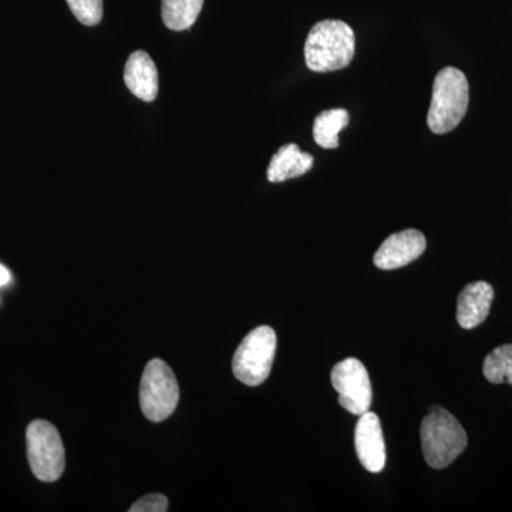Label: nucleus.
<instances>
[{"instance_id": "0eeeda50", "label": "nucleus", "mask_w": 512, "mask_h": 512, "mask_svg": "<svg viewBox=\"0 0 512 512\" xmlns=\"http://www.w3.org/2000/svg\"><path fill=\"white\" fill-rule=\"evenodd\" d=\"M332 384L339 393V404L355 416L369 412L373 390L365 365L355 357L343 360L332 370Z\"/></svg>"}, {"instance_id": "423d86ee", "label": "nucleus", "mask_w": 512, "mask_h": 512, "mask_svg": "<svg viewBox=\"0 0 512 512\" xmlns=\"http://www.w3.org/2000/svg\"><path fill=\"white\" fill-rule=\"evenodd\" d=\"M180 400V387L173 370L161 359H153L144 369L140 384V406L144 416L160 423L171 416Z\"/></svg>"}, {"instance_id": "2eb2a0df", "label": "nucleus", "mask_w": 512, "mask_h": 512, "mask_svg": "<svg viewBox=\"0 0 512 512\" xmlns=\"http://www.w3.org/2000/svg\"><path fill=\"white\" fill-rule=\"evenodd\" d=\"M483 373L490 383L512 386V345L498 346L485 357Z\"/></svg>"}, {"instance_id": "6e6552de", "label": "nucleus", "mask_w": 512, "mask_h": 512, "mask_svg": "<svg viewBox=\"0 0 512 512\" xmlns=\"http://www.w3.org/2000/svg\"><path fill=\"white\" fill-rule=\"evenodd\" d=\"M426 237L417 229H404L390 235L377 249L373 262L383 271L403 268L419 259L426 251Z\"/></svg>"}, {"instance_id": "4468645a", "label": "nucleus", "mask_w": 512, "mask_h": 512, "mask_svg": "<svg viewBox=\"0 0 512 512\" xmlns=\"http://www.w3.org/2000/svg\"><path fill=\"white\" fill-rule=\"evenodd\" d=\"M204 0H163L161 16L170 30L181 32L190 29L200 16Z\"/></svg>"}, {"instance_id": "9d476101", "label": "nucleus", "mask_w": 512, "mask_h": 512, "mask_svg": "<svg viewBox=\"0 0 512 512\" xmlns=\"http://www.w3.org/2000/svg\"><path fill=\"white\" fill-rule=\"evenodd\" d=\"M494 301L493 286L484 281L467 285L458 295L457 322L463 329H474L490 315Z\"/></svg>"}, {"instance_id": "f8f14e48", "label": "nucleus", "mask_w": 512, "mask_h": 512, "mask_svg": "<svg viewBox=\"0 0 512 512\" xmlns=\"http://www.w3.org/2000/svg\"><path fill=\"white\" fill-rule=\"evenodd\" d=\"M313 163L311 154L303 153L296 144H286L272 157L266 177L271 183H284L311 171Z\"/></svg>"}, {"instance_id": "1a4fd4ad", "label": "nucleus", "mask_w": 512, "mask_h": 512, "mask_svg": "<svg viewBox=\"0 0 512 512\" xmlns=\"http://www.w3.org/2000/svg\"><path fill=\"white\" fill-rule=\"evenodd\" d=\"M356 454L360 464L370 473H380L386 464L382 424L376 413L366 412L360 416L355 430Z\"/></svg>"}, {"instance_id": "7ed1b4c3", "label": "nucleus", "mask_w": 512, "mask_h": 512, "mask_svg": "<svg viewBox=\"0 0 512 512\" xmlns=\"http://www.w3.org/2000/svg\"><path fill=\"white\" fill-rule=\"evenodd\" d=\"M468 103L470 86L466 74L456 67L440 70L434 79L427 126L436 134L450 133L466 116Z\"/></svg>"}, {"instance_id": "f3484780", "label": "nucleus", "mask_w": 512, "mask_h": 512, "mask_svg": "<svg viewBox=\"0 0 512 512\" xmlns=\"http://www.w3.org/2000/svg\"><path fill=\"white\" fill-rule=\"evenodd\" d=\"M168 510V500L163 494H150L138 500L130 512H165Z\"/></svg>"}, {"instance_id": "20e7f679", "label": "nucleus", "mask_w": 512, "mask_h": 512, "mask_svg": "<svg viewBox=\"0 0 512 512\" xmlns=\"http://www.w3.org/2000/svg\"><path fill=\"white\" fill-rule=\"evenodd\" d=\"M276 352V333L259 326L242 340L232 360V372L247 386H259L271 375Z\"/></svg>"}, {"instance_id": "f03ea898", "label": "nucleus", "mask_w": 512, "mask_h": 512, "mask_svg": "<svg viewBox=\"0 0 512 512\" xmlns=\"http://www.w3.org/2000/svg\"><path fill=\"white\" fill-rule=\"evenodd\" d=\"M420 437L423 456L436 470L450 466L468 444L466 430L460 421L439 406H431L421 421Z\"/></svg>"}, {"instance_id": "dca6fc26", "label": "nucleus", "mask_w": 512, "mask_h": 512, "mask_svg": "<svg viewBox=\"0 0 512 512\" xmlns=\"http://www.w3.org/2000/svg\"><path fill=\"white\" fill-rule=\"evenodd\" d=\"M67 5L84 26L99 25L103 19V0H67Z\"/></svg>"}, {"instance_id": "ddd939ff", "label": "nucleus", "mask_w": 512, "mask_h": 512, "mask_svg": "<svg viewBox=\"0 0 512 512\" xmlns=\"http://www.w3.org/2000/svg\"><path fill=\"white\" fill-rule=\"evenodd\" d=\"M350 116L345 109L323 111L313 123V138L316 144L326 150L339 147V133L348 126Z\"/></svg>"}, {"instance_id": "f257e3e1", "label": "nucleus", "mask_w": 512, "mask_h": 512, "mask_svg": "<svg viewBox=\"0 0 512 512\" xmlns=\"http://www.w3.org/2000/svg\"><path fill=\"white\" fill-rule=\"evenodd\" d=\"M355 32L342 20H322L305 42L306 66L315 73L345 69L355 57Z\"/></svg>"}, {"instance_id": "39448f33", "label": "nucleus", "mask_w": 512, "mask_h": 512, "mask_svg": "<svg viewBox=\"0 0 512 512\" xmlns=\"http://www.w3.org/2000/svg\"><path fill=\"white\" fill-rule=\"evenodd\" d=\"M28 458L32 473L43 483H53L62 477L66 453L62 437L52 423L35 420L26 431Z\"/></svg>"}, {"instance_id": "9b49d317", "label": "nucleus", "mask_w": 512, "mask_h": 512, "mask_svg": "<svg viewBox=\"0 0 512 512\" xmlns=\"http://www.w3.org/2000/svg\"><path fill=\"white\" fill-rule=\"evenodd\" d=\"M124 83L137 99L156 100L158 94V70L153 59L146 52H134L124 67Z\"/></svg>"}, {"instance_id": "a211bd4d", "label": "nucleus", "mask_w": 512, "mask_h": 512, "mask_svg": "<svg viewBox=\"0 0 512 512\" xmlns=\"http://www.w3.org/2000/svg\"><path fill=\"white\" fill-rule=\"evenodd\" d=\"M10 282V272L5 266L0 265V286L8 285Z\"/></svg>"}]
</instances>
